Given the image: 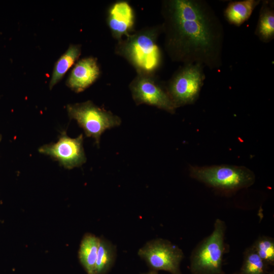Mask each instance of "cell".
<instances>
[{
    "label": "cell",
    "mask_w": 274,
    "mask_h": 274,
    "mask_svg": "<svg viewBox=\"0 0 274 274\" xmlns=\"http://www.w3.org/2000/svg\"><path fill=\"white\" fill-rule=\"evenodd\" d=\"M166 48L173 60L211 70L223 64V26L203 0H172L163 6Z\"/></svg>",
    "instance_id": "1"
},
{
    "label": "cell",
    "mask_w": 274,
    "mask_h": 274,
    "mask_svg": "<svg viewBox=\"0 0 274 274\" xmlns=\"http://www.w3.org/2000/svg\"><path fill=\"white\" fill-rule=\"evenodd\" d=\"M226 229L225 222L217 219L212 232L199 242L191 253L192 274H224L222 265Z\"/></svg>",
    "instance_id": "2"
},
{
    "label": "cell",
    "mask_w": 274,
    "mask_h": 274,
    "mask_svg": "<svg viewBox=\"0 0 274 274\" xmlns=\"http://www.w3.org/2000/svg\"><path fill=\"white\" fill-rule=\"evenodd\" d=\"M190 175L211 187L227 192L249 187L255 181L254 174L249 169L229 165L191 166Z\"/></svg>",
    "instance_id": "3"
},
{
    "label": "cell",
    "mask_w": 274,
    "mask_h": 274,
    "mask_svg": "<svg viewBox=\"0 0 274 274\" xmlns=\"http://www.w3.org/2000/svg\"><path fill=\"white\" fill-rule=\"evenodd\" d=\"M66 110L70 119L75 120L86 136L93 138L97 146L105 131L119 126L121 123L119 117L90 100L68 105Z\"/></svg>",
    "instance_id": "4"
},
{
    "label": "cell",
    "mask_w": 274,
    "mask_h": 274,
    "mask_svg": "<svg viewBox=\"0 0 274 274\" xmlns=\"http://www.w3.org/2000/svg\"><path fill=\"white\" fill-rule=\"evenodd\" d=\"M156 35L153 31H146L130 35L122 46V53L143 74L153 72L160 63Z\"/></svg>",
    "instance_id": "5"
},
{
    "label": "cell",
    "mask_w": 274,
    "mask_h": 274,
    "mask_svg": "<svg viewBox=\"0 0 274 274\" xmlns=\"http://www.w3.org/2000/svg\"><path fill=\"white\" fill-rule=\"evenodd\" d=\"M203 68L198 64H185L170 80L166 89L177 108L198 99L206 78Z\"/></svg>",
    "instance_id": "6"
},
{
    "label": "cell",
    "mask_w": 274,
    "mask_h": 274,
    "mask_svg": "<svg viewBox=\"0 0 274 274\" xmlns=\"http://www.w3.org/2000/svg\"><path fill=\"white\" fill-rule=\"evenodd\" d=\"M151 270H164L171 274H182L180 264L183 251L170 241L156 238L147 242L138 252Z\"/></svg>",
    "instance_id": "7"
},
{
    "label": "cell",
    "mask_w": 274,
    "mask_h": 274,
    "mask_svg": "<svg viewBox=\"0 0 274 274\" xmlns=\"http://www.w3.org/2000/svg\"><path fill=\"white\" fill-rule=\"evenodd\" d=\"M83 141L82 134L76 138H71L65 132H62L56 143L43 145L38 150L40 153L57 161L64 168L70 169L80 166L86 161Z\"/></svg>",
    "instance_id": "8"
},
{
    "label": "cell",
    "mask_w": 274,
    "mask_h": 274,
    "mask_svg": "<svg viewBox=\"0 0 274 274\" xmlns=\"http://www.w3.org/2000/svg\"><path fill=\"white\" fill-rule=\"evenodd\" d=\"M130 89L136 104H147L156 107L170 113H174L177 108L166 88L149 77L141 75L131 83Z\"/></svg>",
    "instance_id": "9"
},
{
    "label": "cell",
    "mask_w": 274,
    "mask_h": 274,
    "mask_svg": "<svg viewBox=\"0 0 274 274\" xmlns=\"http://www.w3.org/2000/svg\"><path fill=\"white\" fill-rule=\"evenodd\" d=\"M99 69L96 59L89 57L80 60L73 68L66 85L76 92H80L98 78Z\"/></svg>",
    "instance_id": "10"
},
{
    "label": "cell",
    "mask_w": 274,
    "mask_h": 274,
    "mask_svg": "<svg viewBox=\"0 0 274 274\" xmlns=\"http://www.w3.org/2000/svg\"><path fill=\"white\" fill-rule=\"evenodd\" d=\"M108 23L116 38L127 34L134 23L133 10L129 4L126 2L114 4L109 11Z\"/></svg>",
    "instance_id": "11"
},
{
    "label": "cell",
    "mask_w": 274,
    "mask_h": 274,
    "mask_svg": "<svg viewBox=\"0 0 274 274\" xmlns=\"http://www.w3.org/2000/svg\"><path fill=\"white\" fill-rule=\"evenodd\" d=\"M100 238L86 233L80 243L78 252L80 262L87 274H95V266Z\"/></svg>",
    "instance_id": "12"
},
{
    "label": "cell",
    "mask_w": 274,
    "mask_h": 274,
    "mask_svg": "<svg viewBox=\"0 0 274 274\" xmlns=\"http://www.w3.org/2000/svg\"><path fill=\"white\" fill-rule=\"evenodd\" d=\"M273 1H262L255 34L263 43H267L274 39Z\"/></svg>",
    "instance_id": "13"
},
{
    "label": "cell",
    "mask_w": 274,
    "mask_h": 274,
    "mask_svg": "<svg viewBox=\"0 0 274 274\" xmlns=\"http://www.w3.org/2000/svg\"><path fill=\"white\" fill-rule=\"evenodd\" d=\"M260 2V0L231 2L224 10L225 18L230 24L239 26L250 18Z\"/></svg>",
    "instance_id": "14"
},
{
    "label": "cell",
    "mask_w": 274,
    "mask_h": 274,
    "mask_svg": "<svg viewBox=\"0 0 274 274\" xmlns=\"http://www.w3.org/2000/svg\"><path fill=\"white\" fill-rule=\"evenodd\" d=\"M81 53L79 45H71L66 52L56 62L49 83L51 89L64 76Z\"/></svg>",
    "instance_id": "15"
},
{
    "label": "cell",
    "mask_w": 274,
    "mask_h": 274,
    "mask_svg": "<svg viewBox=\"0 0 274 274\" xmlns=\"http://www.w3.org/2000/svg\"><path fill=\"white\" fill-rule=\"evenodd\" d=\"M116 248L109 240L100 238L95 266V274H107L114 264Z\"/></svg>",
    "instance_id": "16"
},
{
    "label": "cell",
    "mask_w": 274,
    "mask_h": 274,
    "mask_svg": "<svg viewBox=\"0 0 274 274\" xmlns=\"http://www.w3.org/2000/svg\"><path fill=\"white\" fill-rule=\"evenodd\" d=\"M267 265L257 254L252 246L244 251L240 274H267Z\"/></svg>",
    "instance_id": "17"
},
{
    "label": "cell",
    "mask_w": 274,
    "mask_h": 274,
    "mask_svg": "<svg viewBox=\"0 0 274 274\" xmlns=\"http://www.w3.org/2000/svg\"><path fill=\"white\" fill-rule=\"evenodd\" d=\"M268 265L274 264V239L268 236H259L251 246Z\"/></svg>",
    "instance_id": "18"
},
{
    "label": "cell",
    "mask_w": 274,
    "mask_h": 274,
    "mask_svg": "<svg viewBox=\"0 0 274 274\" xmlns=\"http://www.w3.org/2000/svg\"><path fill=\"white\" fill-rule=\"evenodd\" d=\"M141 274H159V273H158V271H157L151 270L149 271H148L147 272H144V273H141Z\"/></svg>",
    "instance_id": "19"
},
{
    "label": "cell",
    "mask_w": 274,
    "mask_h": 274,
    "mask_svg": "<svg viewBox=\"0 0 274 274\" xmlns=\"http://www.w3.org/2000/svg\"><path fill=\"white\" fill-rule=\"evenodd\" d=\"M267 274H274V271L273 270H272L270 272H268V273Z\"/></svg>",
    "instance_id": "20"
},
{
    "label": "cell",
    "mask_w": 274,
    "mask_h": 274,
    "mask_svg": "<svg viewBox=\"0 0 274 274\" xmlns=\"http://www.w3.org/2000/svg\"><path fill=\"white\" fill-rule=\"evenodd\" d=\"M233 274H240L239 273H234Z\"/></svg>",
    "instance_id": "21"
},
{
    "label": "cell",
    "mask_w": 274,
    "mask_h": 274,
    "mask_svg": "<svg viewBox=\"0 0 274 274\" xmlns=\"http://www.w3.org/2000/svg\"><path fill=\"white\" fill-rule=\"evenodd\" d=\"M1 135L0 134V141H1Z\"/></svg>",
    "instance_id": "22"
}]
</instances>
